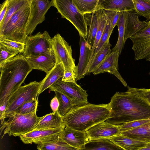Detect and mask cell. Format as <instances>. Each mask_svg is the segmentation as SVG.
Masks as SVG:
<instances>
[{"mask_svg": "<svg viewBox=\"0 0 150 150\" xmlns=\"http://www.w3.org/2000/svg\"><path fill=\"white\" fill-rule=\"evenodd\" d=\"M51 91L62 92L71 98L74 106H80L88 103V94L76 82H66L62 78L57 80L49 88Z\"/></svg>", "mask_w": 150, "mask_h": 150, "instance_id": "8fae6325", "label": "cell"}, {"mask_svg": "<svg viewBox=\"0 0 150 150\" xmlns=\"http://www.w3.org/2000/svg\"><path fill=\"white\" fill-rule=\"evenodd\" d=\"M109 139L124 150H139L149 143L120 134Z\"/></svg>", "mask_w": 150, "mask_h": 150, "instance_id": "7402d4cb", "label": "cell"}, {"mask_svg": "<svg viewBox=\"0 0 150 150\" xmlns=\"http://www.w3.org/2000/svg\"><path fill=\"white\" fill-rule=\"evenodd\" d=\"M79 12L84 15L101 9V0H73Z\"/></svg>", "mask_w": 150, "mask_h": 150, "instance_id": "4316f807", "label": "cell"}, {"mask_svg": "<svg viewBox=\"0 0 150 150\" xmlns=\"http://www.w3.org/2000/svg\"><path fill=\"white\" fill-rule=\"evenodd\" d=\"M99 10L94 13L84 15L87 28L86 40L92 47L95 40L99 24Z\"/></svg>", "mask_w": 150, "mask_h": 150, "instance_id": "d4e9b609", "label": "cell"}, {"mask_svg": "<svg viewBox=\"0 0 150 150\" xmlns=\"http://www.w3.org/2000/svg\"><path fill=\"white\" fill-rule=\"evenodd\" d=\"M62 137L69 145L78 149L81 148L89 140L86 132L76 130L67 126L64 129Z\"/></svg>", "mask_w": 150, "mask_h": 150, "instance_id": "d6986e66", "label": "cell"}, {"mask_svg": "<svg viewBox=\"0 0 150 150\" xmlns=\"http://www.w3.org/2000/svg\"><path fill=\"white\" fill-rule=\"evenodd\" d=\"M79 45L80 52L78 64L76 67V81L84 78L86 74L92 47L87 42L86 39L80 36Z\"/></svg>", "mask_w": 150, "mask_h": 150, "instance_id": "e0dca14e", "label": "cell"}, {"mask_svg": "<svg viewBox=\"0 0 150 150\" xmlns=\"http://www.w3.org/2000/svg\"><path fill=\"white\" fill-rule=\"evenodd\" d=\"M0 106L8 101L33 70L21 53L0 66Z\"/></svg>", "mask_w": 150, "mask_h": 150, "instance_id": "7a4b0ae2", "label": "cell"}, {"mask_svg": "<svg viewBox=\"0 0 150 150\" xmlns=\"http://www.w3.org/2000/svg\"><path fill=\"white\" fill-rule=\"evenodd\" d=\"M103 11L105 15L107 20L110 23L113 28L117 25L120 16L122 12L116 11L103 10Z\"/></svg>", "mask_w": 150, "mask_h": 150, "instance_id": "60d3db41", "label": "cell"}, {"mask_svg": "<svg viewBox=\"0 0 150 150\" xmlns=\"http://www.w3.org/2000/svg\"><path fill=\"white\" fill-rule=\"evenodd\" d=\"M78 150H124L109 139H90Z\"/></svg>", "mask_w": 150, "mask_h": 150, "instance_id": "cb8c5ba5", "label": "cell"}, {"mask_svg": "<svg viewBox=\"0 0 150 150\" xmlns=\"http://www.w3.org/2000/svg\"><path fill=\"white\" fill-rule=\"evenodd\" d=\"M65 71L62 62L56 64L55 66L47 73L44 78L41 81L38 96L46 89L49 88L57 80L62 78Z\"/></svg>", "mask_w": 150, "mask_h": 150, "instance_id": "44dd1931", "label": "cell"}, {"mask_svg": "<svg viewBox=\"0 0 150 150\" xmlns=\"http://www.w3.org/2000/svg\"><path fill=\"white\" fill-rule=\"evenodd\" d=\"M111 45L108 40L100 50L93 57L87 68V74L92 72L104 60L107 55L111 52Z\"/></svg>", "mask_w": 150, "mask_h": 150, "instance_id": "83f0119b", "label": "cell"}, {"mask_svg": "<svg viewBox=\"0 0 150 150\" xmlns=\"http://www.w3.org/2000/svg\"><path fill=\"white\" fill-rule=\"evenodd\" d=\"M22 54L25 57L37 55L53 51L52 38L48 32H38L27 36Z\"/></svg>", "mask_w": 150, "mask_h": 150, "instance_id": "9c48e42d", "label": "cell"}, {"mask_svg": "<svg viewBox=\"0 0 150 150\" xmlns=\"http://www.w3.org/2000/svg\"><path fill=\"white\" fill-rule=\"evenodd\" d=\"M120 134L150 143V122L129 130L121 132Z\"/></svg>", "mask_w": 150, "mask_h": 150, "instance_id": "484cf974", "label": "cell"}, {"mask_svg": "<svg viewBox=\"0 0 150 150\" xmlns=\"http://www.w3.org/2000/svg\"><path fill=\"white\" fill-rule=\"evenodd\" d=\"M59 105L58 100L57 97L55 96L51 100L50 103V106L53 112H54L57 111Z\"/></svg>", "mask_w": 150, "mask_h": 150, "instance_id": "ee69618b", "label": "cell"}, {"mask_svg": "<svg viewBox=\"0 0 150 150\" xmlns=\"http://www.w3.org/2000/svg\"><path fill=\"white\" fill-rule=\"evenodd\" d=\"M113 29L114 28L111 26L110 23L107 20L106 23L103 34L95 50L93 56L100 50L106 42L109 40L110 36Z\"/></svg>", "mask_w": 150, "mask_h": 150, "instance_id": "8d00e7d4", "label": "cell"}, {"mask_svg": "<svg viewBox=\"0 0 150 150\" xmlns=\"http://www.w3.org/2000/svg\"><path fill=\"white\" fill-rule=\"evenodd\" d=\"M148 25L150 26V21L148 22Z\"/></svg>", "mask_w": 150, "mask_h": 150, "instance_id": "bcb514c9", "label": "cell"}, {"mask_svg": "<svg viewBox=\"0 0 150 150\" xmlns=\"http://www.w3.org/2000/svg\"><path fill=\"white\" fill-rule=\"evenodd\" d=\"M139 150H150V143H148L145 146Z\"/></svg>", "mask_w": 150, "mask_h": 150, "instance_id": "f6af8a7d", "label": "cell"}, {"mask_svg": "<svg viewBox=\"0 0 150 150\" xmlns=\"http://www.w3.org/2000/svg\"><path fill=\"white\" fill-rule=\"evenodd\" d=\"M8 5L4 19L0 24V34L11 16L26 3L28 0H8Z\"/></svg>", "mask_w": 150, "mask_h": 150, "instance_id": "f1b7e54d", "label": "cell"}, {"mask_svg": "<svg viewBox=\"0 0 150 150\" xmlns=\"http://www.w3.org/2000/svg\"><path fill=\"white\" fill-rule=\"evenodd\" d=\"M54 6L62 18L67 19L73 25L80 36L87 39V28L84 15L77 9L73 0H54Z\"/></svg>", "mask_w": 150, "mask_h": 150, "instance_id": "52a82bcc", "label": "cell"}, {"mask_svg": "<svg viewBox=\"0 0 150 150\" xmlns=\"http://www.w3.org/2000/svg\"><path fill=\"white\" fill-rule=\"evenodd\" d=\"M120 53L117 51L111 52L92 72L94 75L108 72L114 75L125 86L127 84L118 71V60Z\"/></svg>", "mask_w": 150, "mask_h": 150, "instance_id": "5bb4252c", "label": "cell"}, {"mask_svg": "<svg viewBox=\"0 0 150 150\" xmlns=\"http://www.w3.org/2000/svg\"><path fill=\"white\" fill-rule=\"evenodd\" d=\"M110 114L109 103L94 104L89 103L74 106L63 117L66 126L85 132L99 123L105 121Z\"/></svg>", "mask_w": 150, "mask_h": 150, "instance_id": "3957f363", "label": "cell"}, {"mask_svg": "<svg viewBox=\"0 0 150 150\" xmlns=\"http://www.w3.org/2000/svg\"><path fill=\"white\" fill-rule=\"evenodd\" d=\"M38 103L37 99L27 102L19 107L15 111L13 115L15 113L27 114L36 112Z\"/></svg>", "mask_w": 150, "mask_h": 150, "instance_id": "e575fe53", "label": "cell"}, {"mask_svg": "<svg viewBox=\"0 0 150 150\" xmlns=\"http://www.w3.org/2000/svg\"><path fill=\"white\" fill-rule=\"evenodd\" d=\"M25 58L32 69L40 70L46 74L50 71L56 64L53 50L49 52Z\"/></svg>", "mask_w": 150, "mask_h": 150, "instance_id": "2e32d148", "label": "cell"}, {"mask_svg": "<svg viewBox=\"0 0 150 150\" xmlns=\"http://www.w3.org/2000/svg\"><path fill=\"white\" fill-rule=\"evenodd\" d=\"M101 9L120 12L133 11L134 7L132 0H101Z\"/></svg>", "mask_w": 150, "mask_h": 150, "instance_id": "603a6c76", "label": "cell"}, {"mask_svg": "<svg viewBox=\"0 0 150 150\" xmlns=\"http://www.w3.org/2000/svg\"><path fill=\"white\" fill-rule=\"evenodd\" d=\"M8 5V0H6L0 5V24L3 21Z\"/></svg>", "mask_w": 150, "mask_h": 150, "instance_id": "b9f144b4", "label": "cell"}, {"mask_svg": "<svg viewBox=\"0 0 150 150\" xmlns=\"http://www.w3.org/2000/svg\"><path fill=\"white\" fill-rule=\"evenodd\" d=\"M0 45L21 53L24 50L25 45L23 43L10 40L0 36Z\"/></svg>", "mask_w": 150, "mask_h": 150, "instance_id": "d590c367", "label": "cell"}, {"mask_svg": "<svg viewBox=\"0 0 150 150\" xmlns=\"http://www.w3.org/2000/svg\"><path fill=\"white\" fill-rule=\"evenodd\" d=\"M64 129H39L33 130L19 137L25 144H42L54 142L62 136Z\"/></svg>", "mask_w": 150, "mask_h": 150, "instance_id": "4fadbf2b", "label": "cell"}, {"mask_svg": "<svg viewBox=\"0 0 150 150\" xmlns=\"http://www.w3.org/2000/svg\"><path fill=\"white\" fill-rule=\"evenodd\" d=\"M109 117L105 121L116 125L150 119V105L145 100L127 91L116 92L109 103Z\"/></svg>", "mask_w": 150, "mask_h": 150, "instance_id": "6da1fadb", "label": "cell"}, {"mask_svg": "<svg viewBox=\"0 0 150 150\" xmlns=\"http://www.w3.org/2000/svg\"><path fill=\"white\" fill-rule=\"evenodd\" d=\"M65 127L63 117L59 115L57 111L41 117V119L32 131L60 128L64 129Z\"/></svg>", "mask_w": 150, "mask_h": 150, "instance_id": "ffe728a7", "label": "cell"}, {"mask_svg": "<svg viewBox=\"0 0 150 150\" xmlns=\"http://www.w3.org/2000/svg\"><path fill=\"white\" fill-rule=\"evenodd\" d=\"M99 24L95 40L92 47L90 57L88 66L93 57L95 50L101 39L107 22L105 16L103 12L102 9L99 10Z\"/></svg>", "mask_w": 150, "mask_h": 150, "instance_id": "d6a6232c", "label": "cell"}, {"mask_svg": "<svg viewBox=\"0 0 150 150\" xmlns=\"http://www.w3.org/2000/svg\"><path fill=\"white\" fill-rule=\"evenodd\" d=\"M125 42L131 37L141 31L148 25V22L141 21L139 18L138 14L133 11L125 12Z\"/></svg>", "mask_w": 150, "mask_h": 150, "instance_id": "ac0fdd59", "label": "cell"}, {"mask_svg": "<svg viewBox=\"0 0 150 150\" xmlns=\"http://www.w3.org/2000/svg\"><path fill=\"white\" fill-rule=\"evenodd\" d=\"M129 39L133 44L132 49L134 60L145 59L150 61V26L148 25Z\"/></svg>", "mask_w": 150, "mask_h": 150, "instance_id": "7c38bea8", "label": "cell"}, {"mask_svg": "<svg viewBox=\"0 0 150 150\" xmlns=\"http://www.w3.org/2000/svg\"><path fill=\"white\" fill-rule=\"evenodd\" d=\"M149 74H150V72L149 73Z\"/></svg>", "mask_w": 150, "mask_h": 150, "instance_id": "7dc6e473", "label": "cell"}, {"mask_svg": "<svg viewBox=\"0 0 150 150\" xmlns=\"http://www.w3.org/2000/svg\"><path fill=\"white\" fill-rule=\"evenodd\" d=\"M132 0L136 13L146 18V21H150V0Z\"/></svg>", "mask_w": 150, "mask_h": 150, "instance_id": "836d02e7", "label": "cell"}, {"mask_svg": "<svg viewBox=\"0 0 150 150\" xmlns=\"http://www.w3.org/2000/svg\"><path fill=\"white\" fill-rule=\"evenodd\" d=\"M52 46L56 64L62 62L65 71L72 72L76 76V67L75 65V59L72 57L71 46L57 33L52 38Z\"/></svg>", "mask_w": 150, "mask_h": 150, "instance_id": "ba28073f", "label": "cell"}, {"mask_svg": "<svg viewBox=\"0 0 150 150\" xmlns=\"http://www.w3.org/2000/svg\"><path fill=\"white\" fill-rule=\"evenodd\" d=\"M127 91L145 100L150 105V89L138 88L127 86Z\"/></svg>", "mask_w": 150, "mask_h": 150, "instance_id": "f35d334b", "label": "cell"}, {"mask_svg": "<svg viewBox=\"0 0 150 150\" xmlns=\"http://www.w3.org/2000/svg\"><path fill=\"white\" fill-rule=\"evenodd\" d=\"M30 11L27 25L26 36L31 35L38 24L45 19V15L52 6L54 0H29Z\"/></svg>", "mask_w": 150, "mask_h": 150, "instance_id": "30bf717a", "label": "cell"}, {"mask_svg": "<svg viewBox=\"0 0 150 150\" xmlns=\"http://www.w3.org/2000/svg\"><path fill=\"white\" fill-rule=\"evenodd\" d=\"M125 12H122L117 22V25L118 30V38L115 46L111 52L117 51L120 54L125 44Z\"/></svg>", "mask_w": 150, "mask_h": 150, "instance_id": "1f68e13d", "label": "cell"}, {"mask_svg": "<svg viewBox=\"0 0 150 150\" xmlns=\"http://www.w3.org/2000/svg\"><path fill=\"white\" fill-rule=\"evenodd\" d=\"M75 74L70 71H64L62 80L66 82H76Z\"/></svg>", "mask_w": 150, "mask_h": 150, "instance_id": "7bdbcfd3", "label": "cell"}, {"mask_svg": "<svg viewBox=\"0 0 150 150\" xmlns=\"http://www.w3.org/2000/svg\"><path fill=\"white\" fill-rule=\"evenodd\" d=\"M37 144L38 150H78L79 149L73 147L66 143L62 136L56 141Z\"/></svg>", "mask_w": 150, "mask_h": 150, "instance_id": "f546056e", "label": "cell"}, {"mask_svg": "<svg viewBox=\"0 0 150 150\" xmlns=\"http://www.w3.org/2000/svg\"><path fill=\"white\" fill-rule=\"evenodd\" d=\"M85 132L89 140L109 139L120 133L118 125L106 121L94 125Z\"/></svg>", "mask_w": 150, "mask_h": 150, "instance_id": "9a60e30c", "label": "cell"}, {"mask_svg": "<svg viewBox=\"0 0 150 150\" xmlns=\"http://www.w3.org/2000/svg\"><path fill=\"white\" fill-rule=\"evenodd\" d=\"M0 66L7 60L19 54L17 52L0 45Z\"/></svg>", "mask_w": 150, "mask_h": 150, "instance_id": "ab89813d", "label": "cell"}, {"mask_svg": "<svg viewBox=\"0 0 150 150\" xmlns=\"http://www.w3.org/2000/svg\"><path fill=\"white\" fill-rule=\"evenodd\" d=\"M41 81H32L28 84L21 86L10 97L2 117L0 118L1 123L5 119L12 115L15 111L20 106L29 101L37 99Z\"/></svg>", "mask_w": 150, "mask_h": 150, "instance_id": "8992f818", "label": "cell"}, {"mask_svg": "<svg viewBox=\"0 0 150 150\" xmlns=\"http://www.w3.org/2000/svg\"><path fill=\"white\" fill-rule=\"evenodd\" d=\"M150 122V119L134 121L118 125L120 132L129 130Z\"/></svg>", "mask_w": 150, "mask_h": 150, "instance_id": "74e56055", "label": "cell"}, {"mask_svg": "<svg viewBox=\"0 0 150 150\" xmlns=\"http://www.w3.org/2000/svg\"><path fill=\"white\" fill-rule=\"evenodd\" d=\"M1 123V133L4 130L2 138L6 134L9 136H19L32 131L41 117L36 112L27 114L15 113Z\"/></svg>", "mask_w": 150, "mask_h": 150, "instance_id": "5b68a950", "label": "cell"}, {"mask_svg": "<svg viewBox=\"0 0 150 150\" xmlns=\"http://www.w3.org/2000/svg\"><path fill=\"white\" fill-rule=\"evenodd\" d=\"M30 11L29 0L11 16L0 36L25 44L26 28Z\"/></svg>", "mask_w": 150, "mask_h": 150, "instance_id": "277c9868", "label": "cell"}, {"mask_svg": "<svg viewBox=\"0 0 150 150\" xmlns=\"http://www.w3.org/2000/svg\"><path fill=\"white\" fill-rule=\"evenodd\" d=\"M54 92L59 103L57 112L59 115L63 117L68 111L74 106L72 99L62 92L58 91Z\"/></svg>", "mask_w": 150, "mask_h": 150, "instance_id": "4dcf8cb0", "label": "cell"}]
</instances>
